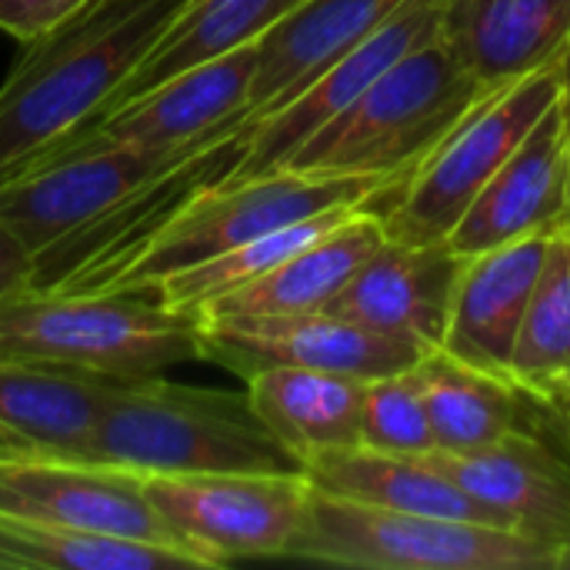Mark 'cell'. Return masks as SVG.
<instances>
[{
	"label": "cell",
	"mask_w": 570,
	"mask_h": 570,
	"mask_svg": "<svg viewBox=\"0 0 570 570\" xmlns=\"http://www.w3.org/2000/svg\"><path fill=\"white\" fill-rule=\"evenodd\" d=\"M184 0H87L27 40L0 83V180L100 117Z\"/></svg>",
	"instance_id": "obj_1"
},
{
	"label": "cell",
	"mask_w": 570,
	"mask_h": 570,
	"mask_svg": "<svg viewBox=\"0 0 570 570\" xmlns=\"http://www.w3.org/2000/svg\"><path fill=\"white\" fill-rule=\"evenodd\" d=\"M387 177H337L307 170H267L257 177L217 180L190 194L174 214L150 227L130 247L70 271L53 287L40 291H104V294H147L160 277L204 264L224 250L257 240L287 224L371 204Z\"/></svg>",
	"instance_id": "obj_2"
},
{
	"label": "cell",
	"mask_w": 570,
	"mask_h": 570,
	"mask_svg": "<svg viewBox=\"0 0 570 570\" xmlns=\"http://www.w3.org/2000/svg\"><path fill=\"white\" fill-rule=\"evenodd\" d=\"M73 461L147 474L304 471L267 431L247 391L120 377Z\"/></svg>",
	"instance_id": "obj_3"
},
{
	"label": "cell",
	"mask_w": 570,
	"mask_h": 570,
	"mask_svg": "<svg viewBox=\"0 0 570 570\" xmlns=\"http://www.w3.org/2000/svg\"><path fill=\"white\" fill-rule=\"evenodd\" d=\"M488 94L438 30L307 137L284 167L401 180Z\"/></svg>",
	"instance_id": "obj_4"
},
{
	"label": "cell",
	"mask_w": 570,
	"mask_h": 570,
	"mask_svg": "<svg viewBox=\"0 0 570 570\" xmlns=\"http://www.w3.org/2000/svg\"><path fill=\"white\" fill-rule=\"evenodd\" d=\"M0 357L107 377H154L204 361L197 314L170 311L150 294L40 287L0 297Z\"/></svg>",
	"instance_id": "obj_5"
},
{
	"label": "cell",
	"mask_w": 570,
	"mask_h": 570,
	"mask_svg": "<svg viewBox=\"0 0 570 570\" xmlns=\"http://www.w3.org/2000/svg\"><path fill=\"white\" fill-rule=\"evenodd\" d=\"M564 90L568 53L481 97L401 180L367 204L381 214L384 234L404 244H444L484 184Z\"/></svg>",
	"instance_id": "obj_6"
},
{
	"label": "cell",
	"mask_w": 570,
	"mask_h": 570,
	"mask_svg": "<svg viewBox=\"0 0 570 570\" xmlns=\"http://www.w3.org/2000/svg\"><path fill=\"white\" fill-rule=\"evenodd\" d=\"M284 558L357 570L554 568V551L518 531L374 508L314 484Z\"/></svg>",
	"instance_id": "obj_7"
},
{
	"label": "cell",
	"mask_w": 570,
	"mask_h": 570,
	"mask_svg": "<svg viewBox=\"0 0 570 570\" xmlns=\"http://www.w3.org/2000/svg\"><path fill=\"white\" fill-rule=\"evenodd\" d=\"M144 494L204 568H224L244 558H284L311 481L304 471L147 474Z\"/></svg>",
	"instance_id": "obj_8"
},
{
	"label": "cell",
	"mask_w": 570,
	"mask_h": 570,
	"mask_svg": "<svg viewBox=\"0 0 570 570\" xmlns=\"http://www.w3.org/2000/svg\"><path fill=\"white\" fill-rule=\"evenodd\" d=\"M144 150L130 144H70L0 180V224L37 261L60 240L80 234L137 187L184 160L197 144Z\"/></svg>",
	"instance_id": "obj_9"
},
{
	"label": "cell",
	"mask_w": 570,
	"mask_h": 570,
	"mask_svg": "<svg viewBox=\"0 0 570 570\" xmlns=\"http://www.w3.org/2000/svg\"><path fill=\"white\" fill-rule=\"evenodd\" d=\"M197 321L200 357L244 381L264 367H311L377 381L417 367L434 351L421 341L384 334L331 311Z\"/></svg>",
	"instance_id": "obj_10"
},
{
	"label": "cell",
	"mask_w": 570,
	"mask_h": 570,
	"mask_svg": "<svg viewBox=\"0 0 570 570\" xmlns=\"http://www.w3.org/2000/svg\"><path fill=\"white\" fill-rule=\"evenodd\" d=\"M0 511L187 551L147 501L144 478L73 458H43L0 444Z\"/></svg>",
	"instance_id": "obj_11"
},
{
	"label": "cell",
	"mask_w": 570,
	"mask_h": 570,
	"mask_svg": "<svg viewBox=\"0 0 570 570\" xmlns=\"http://www.w3.org/2000/svg\"><path fill=\"white\" fill-rule=\"evenodd\" d=\"M441 10L444 0H404L384 23H377L357 47H351L321 77H314L294 100L247 127L244 154L224 180L281 170L307 137H314L327 120L351 107L407 50L434 37L441 30Z\"/></svg>",
	"instance_id": "obj_12"
},
{
	"label": "cell",
	"mask_w": 570,
	"mask_h": 570,
	"mask_svg": "<svg viewBox=\"0 0 570 570\" xmlns=\"http://www.w3.org/2000/svg\"><path fill=\"white\" fill-rule=\"evenodd\" d=\"M570 224V97L541 114L448 234L458 257Z\"/></svg>",
	"instance_id": "obj_13"
},
{
	"label": "cell",
	"mask_w": 570,
	"mask_h": 570,
	"mask_svg": "<svg viewBox=\"0 0 570 570\" xmlns=\"http://www.w3.org/2000/svg\"><path fill=\"white\" fill-rule=\"evenodd\" d=\"M254 67H257V43H247L234 53L197 63L124 100L110 114L83 124L70 137H63L57 147L104 140V144H130L144 150H170L187 140L207 137L210 130L230 120L244 124Z\"/></svg>",
	"instance_id": "obj_14"
},
{
	"label": "cell",
	"mask_w": 570,
	"mask_h": 570,
	"mask_svg": "<svg viewBox=\"0 0 570 570\" xmlns=\"http://www.w3.org/2000/svg\"><path fill=\"white\" fill-rule=\"evenodd\" d=\"M551 234H528L461 257L441 347L448 357L511 381L521 324L538 284Z\"/></svg>",
	"instance_id": "obj_15"
},
{
	"label": "cell",
	"mask_w": 570,
	"mask_h": 570,
	"mask_svg": "<svg viewBox=\"0 0 570 570\" xmlns=\"http://www.w3.org/2000/svg\"><path fill=\"white\" fill-rule=\"evenodd\" d=\"M424 458L511 531L554 554L570 541V458L524 428L474 451H431Z\"/></svg>",
	"instance_id": "obj_16"
},
{
	"label": "cell",
	"mask_w": 570,
	"mask_h": 570,
	"mask_svg": "<svg viewBox=\"0 0 570 570\" xmlns=\"http://www.w3.org/2000/svg\"><path fill=\"white\" fill-rule=\"evenodd\" d=\"M458 267L461 257L448 244L387 237L324 311L438 351Z\"/></svg>",
	"instance_id": "obj_17"
},
{
	"label": "cell",
	"mask_w": 570,
	"mask_h": 570,
	"mask_svg": "<svg viewBox=\"0 0 570 570\" xmlns=\"http://www.w3.org/2000/svg\"><path fill=\"white\" fill-rule=\"evenodd\" d=\"M404 0H301L261 40L244 124L294 100L314 77L357 47Z\"/></svg>",
	"instance_id": "obj_18"
},
{
	"label": "cell",
	"mask_w": 570,
	"mask_h": 570,
	"mask_svg": "<svg viewBox=\"0 0 570 570\" xmlns=\"http://www.w3.org/2000/svg\"><path fill=\"white\" fill-rule=\"evenodd\" d=\"M441 37L484 90H498L568 53L570 0H444Z\"/></svg>",
	"instance_id": "obj_19"
},
{
	"label": "cell",
	"mask_w": 570,
	"mask_h": 570,
	"mask_svg": "<svg viewBox=\"0 0 570 570\" xmlns=\"http://www.w3.org/2000/svg\"><path fill=\"white\" fill-rule=\"evenodd\" d=\"M120 377L0 357V444L77 458Z\"/></svg>",
	"instance_id": "obj_20"
},
{
	"label": "cell",
	"mask_w": 570,
	"mask_h": 570,
	"mask_svg": "<svg viewBox=\"0 0 570 570\" xmlns=\"http://www.w3.org/2000/svg\"><path fill=\"white\" fill-rule=\"evenodd\" d=\"M387 240L374 207H354L317 240L291 254L264 277L207 304L197 317H257L324 311L357 274V267Z\"/></svg>",
	"instance_id": "obj_21"
},
{
	"label": "cell",
	"mask_w": 570,
	"mask_h": 570,
	"mask_svg": "<svg viewBox=\"0 0 570 570\" xmlns=\"http://www.w3.org/2000/svg\"><path fill=\"white\" fill-rule=\"evenodd\" d=\"M301 468L314 488L361 501V504L391 508L404 514L508 528L491 508H484L478 498L458 488L424 454L411 458V454H387V451H374L364 444H351V448L321 451L307 458Z\"/></svg>",
	"instance_id": "obj_22"
},
{
	"label": "cell",
	"mask_w": 570,
	"mask_h": 570,
	"mask_svg": "<svg viewBox=\"0 0 570 570\" xmlns=\"http://www.w3.org/2000/svg\"><path fill=\"white\" fill-rule=\"evenodd\" d=\"M364 391L367 381L311 367H264L247 377L257 417L301 464L321 451L361 444Z\"/></svg>",
	"instance_id": "obj_23"
},
{
	"label": "cell",
	"mask_w": 570,
	"mask_h": 570,
	"mask_svg": "<svg viewBox=\"0 0 570 570\" xmlns=\"http://www.w3.org/2000/svg\"><path fill=\"white\" fill-rule=\"evenodd\" d=\"M297 3L301 0H184L177 17L167 23V30L157 37L150 53L127 77V83L117 90V97L110 100L104 114H110L124 100L157 87L160 80L174 73H184L197 63H207L247 43H257Z\"/></svg>",
	"instance_id": "obj_24"
},
{
	"label": "cell",
	"mask_w": 570,
	"mask_h": 570,
	"mask_svg": "<svg viewBox=\"0 0 570 570\" xmlns=\"http://www.w3.org/2000/svg\"><path fill=\"white\" fill-rule=\"evenodd\" d=\"M438 451H474L521 428V391L494 374L431 351L417 367Z\"/></svg>",
	"instance_id": "obj_25"
},
{
	"label": "cell",
	"mask_w": 570,
	"mask_h": 570,
	"mask_svg": "<svg viewBox=\"0 0 570 570\" xmlns=\"http://www.w3.org/2000/svg\"><path fill=\"white\" fill-rule=\"evenodd\" d=\"M0 568H70V570H184L204 568L194 554L117 538L77 531L50 521H37L27 514L0 511Z\"/></svg>",
	"instance_id": "obj_26"
},
{
	"label": "cell",
	"mask_w": 570,
	"mask_h": 570,
	"mask_svg": "<svg viewBox=\"0 0 570 570\" xmlns=\"http://www.w3.org/2000/svg\"><path fill=\"white\" fill-rule=\"evenodd\" d=\"M511 384L544 407L570 391V224L551 234L514 347Z\"/></svg>",
	"instance_id": "obj_27"
},
{
	"label": "cell",
	"mask_w": 570,
	"mask_h": 570,
	"mask_svg": "<svg viewBox=\"0 0 570 570\" xmlns=\"http://www.w3.org/2000/svg\"><path fill=\"white\" fill-rule=\"evenodd\" d=\"M354 207H344V210H327V214H317V217H307V220H297V224H287L281 230H271L257 240H247L234 250H224L204 264H194V267H184L177 274H167L160 277L147 294L170 307V311H180V314H200L207 304L220 301L224 294L264 277L267 271H274L277 264H284L291 254H297L301 247H307L311 240H317L324 230H331L337 220H344Z\"/></svg>",
	"instance_id": "obj_28"
},
{
	"label": "cell",
	"mask_w": 570,
	"mask_h": 570,
	"mask_svg": "<svg viewBox=\"0 0 570 570\" xmlns=\"http://www.w3.org/2000/svg\"><path fill=\"white\" fill-rule=\"evenodd\" d=\"M361 444L387 454H431L438 451L424 391L417 371H401L391 377L367 381L361 411Z\"/></svg>",
	"instance_id": "obj_29"
},
{
	"label": "cell",
	"mask_w": 570,
	"mask_h": 570,
	"mask_svg": "<svg viewBox=\"0 0 570 570\" xmlns=\"http://www.w3.org/2000/svg\"><path fill=\"white\" fill-rule=\"evenodd\" d=\"M87 0H0V30L20 43L47 33Z\"/></svg>",
	"instance_id": "obj_30"
},
{
	"label": "cell",
	"mask_w": 570,
	"mask_h": 570,
	"mask_svg": "<svg viewBox=\"0 0 570 570\" xmlns=\"http://www.w3.org/2000/svg\"><path fill=\"white\" fill-rule=\"evenodd\" d=\"M33 271H37V261L0 224V297H10V294L33 287Z\"/></svg>",
	"instance_id": "obj_31"
},
{
	"label": "cell",
	"mask_w": 570,
	"mask_h": 570,
	"mask_svg": "<svg viewBox=\"0 0 570 570\" xmlns=\"http://www.w3.org/2000/svg\"><path fill=\"white\" fill-rule=\"evenodd\" d=\"M548 407H551V411H554V414H558V417H561L564 424H570V391H564L561 397H554V401H551Z\"/></svg>",
	"instance_id": "obj_32"
},
{
	"label": "cell",
	"mask_w": 570,
	"mask_h": 570,
	"mask_svg": "<svg viewBox=\"0 0 570 570\" xmlns=\"http://www.w3.org/2000/svg\"><path fill=\"white\" fill-rule=\"evenodd\" d=\"M554 570H570V541L558 548V554H554Z\"/></svg>",
	"instance_id": "obj_33"
},
{
	"label": "cell",
	"mask_w": 570,
	"mask_h": 570,
	"mask_svg": "<svg viewBox=\"0 0 570 570\" xmlns=\"http://www.w3.org/2000/svg\"><path fill=\"white\" fill-rule=\"evenodd\" d=\"M564 444H568L570 451V424H564Z\"/></svg>",
	"instance_id": "obj_34"
},
{
	"label": "cell",
	"mask_w": 570,
	"mask_h": 570,
	"mask_svg": "<svg viewBox=\"0 0 570 570\" xmlns=\"http://www.w3.org/2000/svg\"><path fill=\"white\" fill-rule=\"evenodd\" d=\"M568 97H570V47H568Z\"/></svg>",
	"instance_id": "obj_35"
},
{
	"label": "cell",
	"mask_w": 570,
	"mask_h": 570,
	"mask_svg": "<svg viewBox=\"0 0 570 570\" xmlns=\"http://www.w3.org/2000/svg\"><path fill=\"white\" fill-rule=\"evenodd\" d=\"M0 570H3V568H0Z\"/></svg>",
	"instance_id": "obj_36"
}]
</instances>
